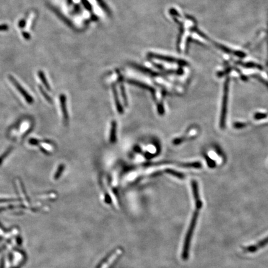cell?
<instances>
[{"label":"cell","instance_id":"obj_1","mask_svg":"<svg viewBox=\"0 0 268 268\" xmlns=\"http://www.w3.org/2000/svg\"><path fill=\"white\" fill-rule=\"evenodd\" d=\"M198 215H199V212H198L197 210H196V211H195V212L192 217V219H191L190 223V225L189 227V230L187 232V235L186 236L184 244V246H183V252H182V258H183V259H184V260H186L188 258V256H189L190 243L191 238H192L193 234V232L194 230V228H195V226L196 225V222L197 220Z\"/></svg>","mask_w":268,"mask_h":268},{"label":"cell","instance_id":"obj_2","mask_svg":"<svg viewBox=\"0 0 268 268\" xmlns=\"http://www.w3.org/2000/svg\"><path fill=\"white\" fill-rule=\"evenodd\" d=\"M228 80L225 82L224 86V91H223V101H222V111L220 116V125L222 129L225 127V121L226 116V109H227V103H228Z\"/></svg>","mask_w":268,"mask_h":268},{"label":"cell","instance_id":"obj_3","mask_svg":"<svg viewBox=\"0 0 268 268\" xmlns=\"http://www.w3.org/2000/svg\"><path fill=\"white\" fill-rule=\"evenodd\" d=\"M122 252L121 250H116L115 252L111 253L105 259H104L100 264H99L98 268H111L112 266L114 264L119 256L121 255Z\"/></svg>","mask_w":268,"mask_h":268},{"label":"cell","instance_id":"obj_4","mask_svg":"<svg viewBox=\"0 0 268 268\" xmlns=\"http://www.w3.org/2000/svg\"><path fill=\"white\" fill-rule=\"evenodd\" d=\"M9 79L12 82V83L14 85V86L17 88V89L19 91V92H21L23 96L26 99V101L28 103H32L33 102V98L28 94V92L22 87V86L16 81V80L13 77V76H9Z\"/></svg>","mask_w":268,"mask_h":268},{"label":"cell","instance_id":"obj_5","mask_svg":"<svg viewBox=\"0 0 268 268\" xmlns=\"http://www.w3.org/2000/svg\"><path fill=\"white\" fill-rule=\"evenodd\" d=\"M267 244H268V237L265 238L264 239L261 240L259 242H258L256 244L251 245L250 246L246 247V248H244V251L247 252H249V253L255 252L258 251V250H259L261 248H262L263 246H266Z\"/></svg>","mask_w":268,"mask_h":268},{"label":"cell","instance_id":"obj_6","mask_svg":"<svg viewBox=\"0 0 268 268\" xmlns=\"http://www.w3.org/2000/svg\"><path fill=\"white\" fill-rule=\"evenodd\" d=\"M192 188H193V194H194V196L195 198L196 207H197V209H200L202 205V202H201L200 197H199L197 184L196 181H192Z\"/></svg>","mask_w":268,"mask_h":268},{"label":"cell","instance_id":"obj_7","mask_svg":"<svg viewBox=\"0 0 268 268\" xmlns=\"http://www.w3.org/2000/svg\"><path fill=\"white\" fill-rule=\"evenodd\" d=\"M60 103H61V108H62V112L63 116L64 121L67 122L68 121V113L67 110V106H66V98L65 96L61 95L60 96Z\"/></svg>","mask_w":268,"mask_h":268},{"label":"cell","instance_id":"obj_8","mask_svg":"<svg viewBox=\"0 0 268 268\" xmlns=\"http://www.w3.org/2000/svg\"><path fill=\"white\" fill-rule=\"evenodd\" d=\"M116 122L113 121L111 124V130H110V142L111 143L116 141Z\"/></svg>","mask_w":268,"mask_h":268},{"label":"cell","instance_id":"obj_9","mask_svg":"<svg viewBox=\"0 0 268 268\" xmlns=\"http://www.w3.org/2000/svg\"><path fill=\"white\" fill-rule=\"evenodd\" d=\"M113 91H114V97L115 98V102H116V107L118 109V110L119 112L122 113L123 109H122V106H121V105L120 104V102H119V101L118 100V96L116 91V89H115L114 88Z\"/></svg>","mask_w":268,"mask_h":268},{"label":"cell","instance_id":"obj_10","mask_svg":"<svg viewBox=\"0 0 268 268\" xmlns=\"http://www.w3.org/2000/svg\"><path fill=\"white\" fill-rule=\"evenodd\" d=\"M63 169H64V165H61L59 166L58 169H57L56 173H55V175L54 176L55 179H58V178L61 176Z\"/></svg>","mask_w":268,"mask_h":268},{"label":"cell","instance_id":"obj_11","mask_svg":"<svg viewBox=\"0 0 268 268\" xmlns=\"http://www.w3.org/2000/svg\"><path fill=\"white\" fill-rule=\"evenodd\" d=\"M12 150H13V148L12 147H11V148H9L7 150H6V152H5L4 154L0 157V165L2 164V163L3 162V161L8 156V155L9 154V153H11V151H12Z\"/></svg>","mask_w":268,"mask_h":268},{"label":"cell","instance_id":"obj_12","mask_svg":"<svg viewBox=\"0 0 268 268\" xmlns=\"http://www.w3.org/2000/svg\"><path fill=\"white\" fill-rule=\"evenodd\" d=\"M39 77L42 79V81L43 82V83L45 85V87L47 88V89H49V90H50V87H49V85H48V83H47V81H46V79H45V76H44V73L42 72V71H39Z\"/></svg>","mask_w":268,"mask_h":268},{"label":"cell","instance_id":"obj_13","mask_svg":"<svg viewBox=\"0 0 268 268\" xmlns=\"http://www.w3.org/2000/svg\"><path fill=\"white\" fill-rule=\"evenodd\" d=\"M166 172H167V173L171 174V175H173L178 177V178H184V176L181 173H178V172H176L175 171L168 169V170H166Z\"/></svg>","mask_w":268,"mask_h":268},{"label":"cell","instance_id":"obj_14","mask_svg":"<svg viewBox=\"0 0 268 268\" xmlns=\"http://www.w3.org/2000/svg\"><path fill=\"white\" fill-rule=\"evenodd\" d=\"M39 89H40V91H41V92L43 96L46 99V100H47L48 102H51V101H52L51 98L49 96L47 95V93L43 90V89H42L41 87H39Z\"/></svg>","mask_w":268,"mask_h":268},{"label":"cell","instance_id":"obj_15","mask_svg":"<svg viewBox=\"0 0 268 268\" xmlns=\"http://www.w3.org/2000/svg\"><path fill=\"white\" fill-rule=\"evenodd\" d=\"M267 117V114H256L255 116V118L256 119H261L263 118H265Z\"/></svg>","mask_w":268,"mask_h":268},{"label":"cell","instance_id":"obj_16","mask_svg":"<svg viewBox=\"0 0 268 268\" xmlns=\"http://www.w3.org/2000/svg\"><path fill=\"white\" fill-rule=\"evenodd\" d=\"M9 29V26L7 24H2L0 25V31H8Z\"/></svg>","mask_w":268,"mask_h":268},{"label":"cell","instance_id":"obj_17","mask_svg":"<svg viewBox=\"0 0 268 268\" xmlns=\"http://www.w3.org/2000/svg\"><path fill=\"white\" fill-rule=\"evenodd\" d=\"M29 142L31 144V145H37L38 143L39 142V141L37 140V139H32L31 140H29Z\"/></svg>","mask_w":268,"mask_h":268}]
</instances>
